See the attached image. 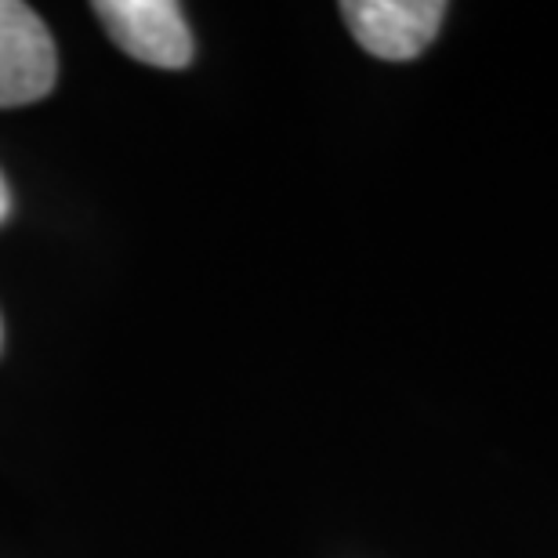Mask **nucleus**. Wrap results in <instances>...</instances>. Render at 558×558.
Masks as SVG:
<instances>
[{"mask_svg":"<svg viewBox=\"0 0 558 558\" xmlns=\"http://www.w3.org/2000/svg\"><path fill=\"white\" fill-rule=\"evenodd\" d=\"M59 81L48 26L29 4L0 0V109L40 102Z\"/></svg>","mask_w":558,"mask_h":558,"instance_id":"nucleus-1","label":"nucleus"},{"mask_svg":"<svg viewBox=\"0 0 558 558\" xmlns=\"http://www.w3.org/2000/svg\"><path fill=\"white\" fill-rule=\"evenodd\" d=\"M92 8L131 59L156 70H182L193 62V33L174 0H98Z\"/></svg>","mask_w":558,"mask_h":558,"instance_id":"nucleus-2","label":"nucleus"},{"mask_svg":"<svg viewBox=\"0 0 558 558\" xmlns=\"http://www.w3.org/2000/svg\"><path fill=\"white\" fill-rule=\"evenodd\" d=\"M344 26L385 62H407L428 48L442 26V0H344Z\"/></svg>","mask_w":558,"mask_h":558,"instance_id":"nucleus-3","label":"nucleus"},{"mask_svg":"<svg viewBox=\"0 0 558 558\" xmlns=\"http://www.w3.org/2000/svg\"><path fill=\"white\" fill-rule=\"evenodd\" d=\"M8 210H11V196H8L4 174H0V221H4V218H8Z\"/></svg>","mask_w":558,"mask_h":558,"instance_id":"nucleus-4","label":"nucleus"},{"mask_svg":"<svg viewBox=\"0 0 558 558\" xmlns=\"http://www.w3.org/2000/svg\"><path fill=\"white\" fill-rule=\"evenodd\" d=\"M0 333H4V327H0ZM0 341H4V338H0Z\"/></svg>","mask_w":558,"mask_h":558,"instance_id":"nucleus-5","label":"nucleus"}]
</instances>
